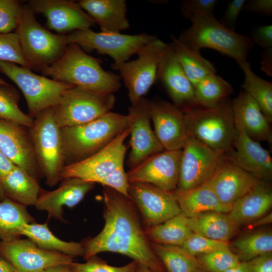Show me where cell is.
<instances>
[{"label": "cell", "instance_id": "46", "mask_svg": "<svg viewBox=\"0 0 272 272\" xmlns=\"http://www.w3.org/2000/svg\"><path fill=\"white\" fill-rule=\"evenodd\" d=\"M246 1L233 0L229 3L222 17L219 20L224 27L235 31L240 12Z\"/></svg>", "mask_w": 272, "mask_h": 272}, {"label": "cell", "instance_id": "51", "mask_svg": "<svg viewBox=\"0 0 272 272\" xmlns=\"http://www.w3.org/2000/svg\"><path fill=\"white\" fill-rule=\"evenodd\" d=\"M15 165L9 159L0 149V179L10 172Z\"/></svg>", "mask_w": 272, "mask_h": 272}, {"label": "cell", "instance_id": "9", "mask_svg": "<svg viewBox=\"0 0 272 272\" xmlns=\"http://www.w3.org/2000/svg\"><path fill=\"white\" fill-rule=\"evenodd\" d=\"M115 102L113 93L74 86L52 107L54 117L61 128L82 125L111 111Z\"/></svg>", "mask_w": 272, "mask_h": 272}, {"label": "cell", "instance_id": "12", "mask_svg": "<svg viewBox=\"0 0 272 272\" xmlns=\"http://www.w3.org/2000/svg\"><path fill=\"white\" fill-rule=\"evenodd\" d=\"M226 159L224 152L189 136L182 149L177 189L187 190L205 184Z\"/></svg>", "mask_w": 272, "mask_h": 272}, {"label": "cell", "instance_id": "16", "mask_svg": "<svg viewBox=\"0 0 272 272\" xmlns=\"http://www.w3.org/2000/svg\"><path fill=\"white\" fill-rule=\"evenodd\" d=\"M149 100L145 97L128 107L130 151L127 164L132 169L151 156L165 149L158 140L151 124Z\"/></svg>", "mask_w": 272, "mask_h": 272}, {"label": "cell", "instance_id": "53", "mask_svg": "<svg viewBox=\"0 0 272 272\" xmlns=\"http://www.w3.org/2000/svg\"><path fill=\"white\" fill-rule=\"evenodd\" d=\"M0 272H16L11 264L0 256Z\"/></svg>", "mask_w": 272, "mask_h": 272}, {"label": "cell", "instance_id": "31", "mask_svg": "<svg viewBox=\"0 0 272 272\" xmlns=\"http://www.w3.org/2000/svg\"><path fill=\"white\" fill-rule=\"evenodd\" d=\"M21 235L27 236L40 248L57 252L73 257L83 256L85 248L83 244L76 242H66L59 239L49 230L47 223L27 224L23 228Z\"/></svg>", "mask_w": 272, "mask_h": 272}, {"label": "cell", "instance_id": "25", "mask_svg": "<svg viewBox=\"0 0 272 272\" xmlns=\"http://www.w3.org/2000/svg\"><path fill=\"white\" fill-rule=\"evenodd\" d=\"M236 129H242L257 141H272L270 122L254 100L246 92L240 91L231 102Z\"/></svg>", "mask_w": 272, "mask_h": 272}, {"label": "cell", "instance_id": "34", "mask_svg": "<svg viewBox=\"0 0 272 272\" xmlns=\"http://www.w3.org/2000/svg\"><path fill=\"white\" fill-rule=\"evenodd\" d=\"M34 223L26 207L8 198L0 202V238L9 241L18 238L24 226Z\"/></svg>", "mask_w": 272, "mask_h": 272}, {"label": "cell", "instance_id": "14", "mask_svg": "<svg viewBox=\"0 0 272 272\" xmlns=\"http://www.w3.org/2000/svg\"><path fill=\"white\" fill-rule=\"evenodd\" d=\"M130 200L142 217L144 228L160 224L180 214L173 191H168L146 183H129Z\"/></svg>", "mask_w": 272, "mask_h": 272}, {"label": "cell", "instance_id": "5", "mask_svg": "<svg viewBox=\"0 0 272 272\" xmlns=\"http://www.w3.org/2000/svg\"><path fill=\"white\" fill-rule=\"evenodd\" d=\"M28 5H23L15 32L30 68L42 71L57 61L67 44L65 34H55L37 21Z\"/></svg>", "mask_w": 272, "mask_h": 272}, {"label": "cell", "instance_id": "36", "mask_svg": "<svg viewBox=\"0 0 272 272\" xmlns=\"http://www.w3.org/2000/svg\"><path fill=\"white\" fill-rule=\"evenodd\" d=\"M198 107L214 108L229 98L234 90L231 85L216 74H210L194 87Z\"/></svg>", "mask_w": 272, "mask_h": 272}, {"label": "cell", "instance_id": "45", "mask_svg": "<svg viewBox=\"0 0 272 272\" xmlns=\"http://www.w3.org/2000/svg\"><path fill=\"white\" fill-rule=\"evenodd\" d=\"M217 3V0H183L180 6L181 12L185 18L189 20L198 12L213 13Z\"/></svg>", "mask_w": 272, "mask_h": 272}, {"label": "cell", "instance_id": "4", "mask_svg": "<svg viewBox=\"0 0 272 272\" xmlns=\"http://www.w3.org/2000/svg\"><path fill=\"white\" fill-rule=\"evenodd\" d=\"M130 120L129 114L110 111L92 121L61 128L65 162H77L98 152L128 127Z\"/></svg>", "mask_w": 272, "mask_h": 272}, {"label": "cell", "instance_id": "39", "mask_svg": "<svg viewBox=\"0 0 272 272\" xmlns=\"http://www.w3.org/2000/svg\"><path fill=\"white\" fill-rule=\"evenodd\" d=\"M19 99V92L13 86L8 84L0 86V119L30 127L34 119L20 109Z\"/></svg>", "mask_w": 272, "mask_h": 272}, {"label": "cell", "instance_id": "49", "mask_svg": "<svg viewBox=\"0 0 272 272\" xmlns=\"http://www.w3.org/2000/svg\"><path fill=\"white\" fill-rule=\"evenodd\" d=\"M249 262L250 272H272V253L259 256Z\"/></svg>", "mask_w": 272, "mask_h": 272}, {"label": "cell", "instance_id": "11", "mask_svg": "<svg viewBox=\"0 0 272 272\" xmlns=\"http://www.w3.org/2000/svg\"><path fill=\"white\" fill-rule=\"evenodd\" d=\"M169 47L157 37L138 51L137 59L124 62L118 70L131 104L144 97L157 80L160 62Z\"/></svg>", "mask_w": 272, "mask_h": 272}, {"label": "cell", "instance_id": "30", "mask_svg": "<svg viewBox=\"0 0 272 272\" xmlns=\"http://www.w3.org/2000/svg\"><path fill=\"white\" fill-rule=\"evenodd\" d=\"M188 223L193 233L223 242H228L238 229L228 213L223 212L203 213L188 218Z\"/></svg>", "mask_w": 272, "mask_h": 272}, {"label": "cell", "instance_id": "37", "mask_svg": "<svg viewBox=\"0 0 272 272\" xmlns=\"http://www.w3.org/2000/svg\"><path fill=\"white\" fill-rule=\"evenodd\" d=\"M244 74L241 85L242 90L248 94L257 103L268 121H272V83L257 75L252 70L251 64L246 61L240 66Z\"/></svg>", "mask_w": 272, "mask_h": 272}, {"label": "cell", "instance_id": "6", "mask_svg": "<svg viewBox=\"0 0 272 272\" xmlns=\"http://www.w3.org/2000/svg\"><path fill=\"white\" fill-rule=\"evenodd\" d=\"M231 102L228 98L214 108L197 107L184 112L189 135L213 149L228 152L236 134Z\"/></svg>", "mask_w": 272, "mask_h": 272}, {"label": "cell", "instance_id": "33", "mask_svg": "<svg viewBox=\"0 0 272 272\" xmlns=\"http://www.w3.org/2000/svg\"><path fill=\"white\" fill-rule=\"evenodd\" d=\"M144 228L150 242L180 246L193 233L188 218L181 213L160 224Z\"/></svg>", "mask_w": 272, "mask_h": 272}, {"label": "cell", "instance_id": "29", "mask_svg": "<svg viewBox=\"0 0 272 272\" xmlns=\"http://www.w3.org/2000/svg\"><path fill=\"white\" fill-rule=\"evenodd\" d=\"M6 197L23 206L35 205L41 188L38 180L15 165L0 179Z\"/></svg>", "mask_w": 272, "mask_h": 272}, {"label": "cell", "instance_id": "1", "mask_svg": "<svg viewBox=\"0 0 272 272\" xmlns=\"http://www.w3.org/2000/svg\"><path fill=\"white\" fill-rule=\"evenodd\" d=\"M105 225L83 244L87 260L102 252L121 254L153 272H167L153 251L135 206L130 198L106 186L103 190Z\"/></svg>", "mask_w": 272, "mask_h": 272}, {"label": "cell", "instance_id": "18", "mask_svg": "<svg viewBox=\"0 0 272 272\" xmlns=\"http://www.w3.org/2000/svg\"><path fill=\"white\" fill-rule=\"evenodd\" d=\"M34 12L43 15L48 28L62 35L90 29L96 23L78 5L67 0H32L27 5Z\"/></svg>", "mask_w": 272, "mask_h": 272}, {"label": "cell", "instance_id": "7", "mask_svg": "<svg viewBox=\"0 0 272 272\" xmlns=\"http://www.w3.org/2000/svg\"><path fill=\"white\" fill-rule=\"evenodd\" d=\"M28 129L39 168L46 184L53 186L61 180L65 159L61 128L55 120L52 107L38 114Z\"/></svg>", "mask_w": 272, "mask_h": 272}, {"label": "cell", "instance_id": "38", "mask_svg": "<svg viewBox=\"0 0 272 272\" xmlns=\"http://www.w3.org/2000/svg\"><path fill=\"white\" fill-rule=\"evenodd\" d=\"M233 246L240 261H250L272 253V233L270 230H260L245 234L235 240Z\"/></svg>", "mask_w": 272, "mask_h": 272}, {"label": "cell", "instance_id": "15", "mask_svg": "<svg viewBox=\"0 0 272 272\" xmlns=\"http://www.w3.org/2000/svg\"><path fill=\"white\" fill-rule=\"evenodd\" d=\"M0 256L8 261L16 272H42L59 265H69L73 257L39 247L30 239L15 238L0 241Z\"/></svg>", "mask_w": 272, "mask_h": 272}, {"label": "cell", "instance_id": "42", "mask_svg": "<svg viewBox=\"0 0 272 272\" xmlns=\"http://www.w3.org/2000/svg\"><path fill=\"white\" fill-rule=\"evenodd\" d=\"M182 247L195 257L217 250L229 248L227 242L213 240L194 233L185 241Z\"/></svg>", "mask_w": 272, "mask_h": 272}, {"label": "cell", "instance_id": "52", "mask_svg": "<svg viewBox=\"0 0 272 272\" xmlns=\"http://www.w3.org/2000/svg\"><path fill=\"white\" fill-rule=\"evenodd\" d=\"M250 263L248 261H241L236 265L223 272H250Z\"/></svg>", "mask_w": 272, "mask_h": 272}, {"label": "cell", "instance_id": "2", "mask_svg": "<svg viewBox=\"0 0 272 272\" xmlns=\"http://www.w3.org/2000/svg\"><path fill=\"white\" fill-rule=\"evenodd\" d=\"M101 60L76 43L67 45L62 56L42 70L44 76L89 90L113 93L121 87L120 77L104 70Z\"/></svg>", "mask_w": 272, "mask_h": 272}, {"label": "cell", "instance_id": "56", "mask_svg": "<svg viewBox=\"0 0 272 272\" xmlns=\"http://www.w3.org/2000/svg\"><path fill=\"white\" fill-rule=\"evenodd\" d=\"M6 198L4 190L0 181V202Z\"/></svg>", "mask_w": 272, "mask_h": 272}, {"label": "cell", "instance_id": "57", "mask_svg": "<svg viewBox=\"0 0 272 272\" xmlns=\"http://www.w3.org/2000/svg\"><path fill=\"white\" fill-rule=\"evenodd\" d=\"M8 84L5 80L0 78V86Z\"/></svg>", "mask_w": 272, "mask_h": 272}, {"label": "cell", "instance_id": "32", "mask_svg": "<svg viewBox=\"0 0 272 272\" xmlns=\"http://www.w3.org/2000/svg\"><path fill=\"white\" fill-rule=\"evenodd\" d=\"M170 38L176 58L194 87L207 76L216 73L214 65L200 52L189 48L173 35Z\"/></svg>", "mask_w": 272, "mask_h": 272}, {"label": "cell", "instance_id": "40", "mask_svg": "<svg viewBox=\"0 0 272 272\" xmlns=\"http://www.w3.org/2000/svg\"><path fill=\"white\" fill-rule=\"evenodd\" d=\"M196 258L206 272H223L241 262L229 248L199 255Z\"/></svg>", "mask_w": 272, "mask_h": 272}, {"label": "cell", "instance_id": "35", "mask_svg": "<svg viewBox=\"0 0 272 272\" xmlns=\"http://www.w3.org/2000/svg\"><path fill=\"white\" fill-rule=\"evenodd\" d=\"M151 244L167 272H206L196 257L182 246L152 242Z\"/></svg>", "mask_w": 272, "mask_h": 272}, {"label": "cell", "instance_id": "47", "mask_svg": "<svg viewBox=\"0 0 272 272\" xmlns=\"http://www.w3.org/2000/svg\"><path fill=\"white\" fill-rule=\"evenodd\" d=\"M254 44L260 46L263 50L272 48V25L255 27L250 36Z\"/></svg>", "mask_w": 272, "mask_h": 272}, {"label": "cell", "instance_id": "50", "mask_svg": "<svg viewBox=\"0 0 272 272\" xmlns=\"http://www.w3.org/2000/svg\"><path fill=\"white\" fill-rule=\"evenodd\" d=\"M260 69L268 76H272V48L263 50Z\"/></svg>", "mask_w": 272, "mask_h": 272}, {"label": "cell", "instance_id": "8", "mask_svg": "<svg viewBox=\"0 0 272 272\" xmlns=\"http://www.w3.org/2000/svg\"><path fill=\"white\" fill-rule=\"evenodd\" d=\"M0 72L11 80L22 92L33 119L40 112L55 106L74 86L39 76L30 69L14 63L1 61Z\"/></svg>", "mask_w": 272, "mask_h": 272}, {"label": "cell", "instance_id": "58", "mask_svg": "<svg viewBox=\"0 0 272 272\" xmlns=\"http://www.w3.org/2000/svg\"><path fill=\"white\" fill-rule=\"evenodd\" d=\"M67 272H73V271L72 270V269H71L70 267V269H69V270H68Z\"/></svg>", "mask_w": 272, "mask_h": 272}, {"label": "cell", "instance_id": "26", "mask_svg": "<svg viewBox=\"0 0 272 272\" xmlns=\"http://www.w3.org/2000/svg\"><path fill=\"white\" fill-rule=\"evenodd\" d=\"M258 180L231 207L228 215L237 227L246 226L266 215L272 206V190Z\"/></svg>", "mask_w": 272, "mask_h": 272}, {"label": "cell", "instance_id": "22", "mask_svg": "<svg viewBox=\"0 0 272 272\" xmlns=\"http://www.w3.org/2000/svg\"><path fill=\"white\" fill-rule=\"evenodd\" d=\"M226 154L230 161L257 179L266 182L271 179L272 158L269 152L242 129H236L233 147Z\"/></svg>", "mask_w": 272, "mask_h": 272}, {"label": "cell", "instance_id": "54", "mask_svg": "<svg viewBox=\"0 0 272 272\" xmlns=\"http://www.w3.org/2000/svg\"><path fill=\"white\" fill-rule=\"evenodd\" d=\"M69 265H59L50 267L42 272H67L70 269Z\"/></svg>", "mask_w": 272, "mask_h": 272}, {"label": "cell", "instance_id": "28", "mask_svg": "<svg viewBox=\"0 0 272 272\" xmlns=\"http://www.w3.org/2000/svg\"><path fill=\"white\" fill-rule=\"evenodd\" d=\"M181 213L188 218L208 212L228 213L231 207L222 203L206 183L195 188L173 191Z\"/></svg>", "mask_w": 272, "mask_h": 272}, {"label": "cell", "instance_id": "13", "mask_svg": "<svg viewBox=\"0 0 272 272\" xmlns=\"http://www.w3.org/2000/svg\"><path fill=\"white\" fill-rule=\"evenodd\" d=\"M129 133L128 126L98 152L83 160L65 165L60 180L77 178L101 184L115 171L124 168L127 150L124 141Z\"/></svg>", "mask_w": 272, "mask_h": 272}, {"label": "cell", "instance_id": "55", "mask_svg": "<svg viewBox=\"0 0 272 272\" xmlns=\"http://www.w3.org/2000/svg\"><path fill=\"white\" fill-rule=\"evenodd\" d=\"M133 272H153L147 267L137 263Z\"/></svg>", "mask_w": 272, "mask_h": 272}, {"label": "cell", "instance_id": "41", "mask_svg": "<svg viewBox=\"0 0 272 272\" xmlns=\"http://www.w3.org/2000/svg\"><path fill=\"white\" fill-rule=\"evenodd\" d=\"M16 63L30 69L21 49L18 36L15 32L0 34V62Z\"/></svg>", "mask_w": 272, "mask_h": 272}, {"label": "cell", "instance_id": "27", "mask_svg": "<svg viewBox=\"0 0 272 272\" xmlns=\"http://www.w3.org/2000/svg\"><path fill=\"white\" fill-rule=\"evenodd\" d=\"M77 3L101 32L120 33L129 27L125 0H80Z\"/></svg>", "mask_w": 272, "mask_h": 272}, {"label": "cell", "instance_id": "3", "mask_svg": "<svg viewBox=\"0 0 272 272\" xmlns=\"http://www.w3.org/2000/svg\"><path fill=\"white\" fill-rule=\"evenodd\" d=\"M191 25L183 30L178 39L191 49H214L234 59L240 66L247 61L254 47L250 36L236 33L224 27L212 13L198 12L189 19Z\"/></svg>", "mask_w": 272, "mask_h": 272}, {"label": "cell", "instance_id": "10", "mask_svg": "<svg viewBox=\"0 0 272 272\" xmlns=\"http://www.w3.org/2000/svg\"><path fill=\"white\" fill-rule=\"evenodd\" d=\"M65 36L67 44L76 43L81 47L109 55L113 60L111 67L116 71L142 47L157 37L147 33L129 35L96 32L90 29L76 30Z\"/></svg>", "mask_w": 272, "mask_h": 272}, {"label": "cell", "instance_id": "24", "mask_svg": "<svg viewBox=\"0 0 272 272\" xmlns=\"http://www.w3.org/2000/svg\"><path fill=\"white\" fill-rule=\"evenodd\" d=\"M94 186L93 182L77 178L62 179L58 188L54 190L41 189L35 206L38 210L46 211L49 217L63 221V207L76 206Z\"/></svg>", "mask_w": 272, "mask_h": 272}, {"label": "cell", "instance_id": "20", "mask_svg": "<svg viewBox=\"0 0 272 272\" xmlns=\"http://www.w3.org/2000/svg\"><path fill=\"white\" fill-rule=\"evenodd\" d=\"M26 126L0 119V149L15 165L38 180L41 173Z\"/></svg>", "mask_w": 272, "mask_h": 272}, {"label": "cell", "instance_id": "21", "mask_svg": "<svg viewBox=\"0 0 272 272\" xmlns=\"http://www.w3.org/2000/svg\"><path fill=\"white\" fill-rule=\"evenodd\" d=\"M157 79L164 88L173 104L183 113L198 107L194 87L177 59L171 43L160 62Z\"/></svg>", "mask_w": 272, "mask_h": 272}, {"label": "cell", "instance_id": "44", "mask_svg": "<svg viewBox=\"0 0 272 272\" xmlns=\"http://www.w3.org/2000/svg\"><path fill=\"white\" fill-rule=\"evenodd\" d=\"M136 264V262L132 261L122 266H113L93 256L85 263L73 261L70 267L73 272H133Z\"/></svg>", "mask_w": 272, "mask_h": 272}, {"label": "cell", "instance_id": "19", "mask_svg": "<svg viewBox=\"0 0 272 272\" xmlns=\"http://www.w3.org/2000/svg\"><path fill=\"white\" fill-rule=\"evenodd\" d=\"M149 113L154 132L165 150L182 149L189 137L184 114L173 103L149 100Z\"/></svg>", "mask_w": 272, "mask_h": 272}, {"label": "cell", "instance_id": "48", "mask_svg": "<svg viewBox=\"0 0 272 272\" xmlns=\"http://www.w3.org/2000/svg\"><path fill=\"white\" fill-rule=\"evenodd\" d=\"M243 10L270 16L272 15V1L252 0L246 1L244 5Z\"/></svg>", "mask_w": 272, "mask_h": 272}, {"label": "cell", "instance_id": "23", "mask_svg": "<svg viewBox=\"0 0 272 272\" xmlns=\"http://www.w3.org/2000/svg\"><path fill=\"white\" fill-rule=\"evenodd\" d=\"M259 180L241 169L227 158L226 161L206 182L221 202L232 206Z\"/></svg>", "mask_w": 272, "mask_h": 272}, {"label": "cell", "instance_id": "17", "mask_svg": "<svg viewBox=\"0 0 272 272\" xmlns=\"http://www.w3.org/2000/svg\"><path fill=\"white\" fill-rule=\"evenodd\" d=\"M182 149L156 153L126 173L129 183L152 184L168 191L177 189Z\"/></svg>", "mask_w": 272, "mask_h": 272}, {"label": "cell", "instance_id": "43", "mask_svg": "<svg viewBox=\"0 0 272 272\" xmlns=\"http://www.w3.org/2000/svg\"><path fill=\"white\" fill-rule=\"evenodd\" d=\"M23 5L16 0H0V34L13 32L18 26Z\"/></svg>", "mask_w": 272, "mask_h": 272}]
</instances>
